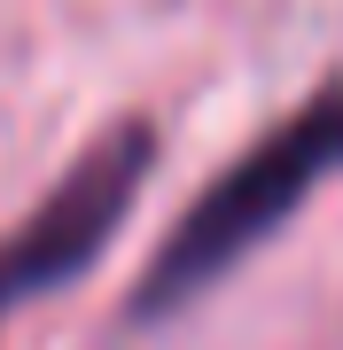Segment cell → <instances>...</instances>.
Instances as JSON below:
<instances>
[{"label":"cell","mask_w":343,"mask_h":350,"mask_svg":"<svg viewBox=\"0 0 343 350\" xmlns=\"http://www.w3.org/2000/svg\"><path fill=\"white\" fill-rule=\"evenodd\" d=\"M335 172H343V78L320 86L305 109H289L266 140H250V148L188 202V218L156 241L149 273L133 280L125 312L140 327L188 312V304L203 296V288H218L250 250H266L281 226L296 218V202L312 187H328Z\"/></svg>","instance_id":"obj_1"},{"label":"cell","mask_w":343,"mask_h":350,"mask_svg":"<svg viewBox=\"0 0 343 350\" xmlns=\"http://www.w3.org/2000/svg\"><path fill=\"white\" fill-rule=\"evenodd\" d=\"M149 172H156V125H110L86 156L71 163L63 187L39 195V211L0 241V327H8L24 304L55 296L86 273L94 257L117 241V226L133 218V202L149 195Z\"/></svg>","instance_id":"obj_2"}]
</instances>
